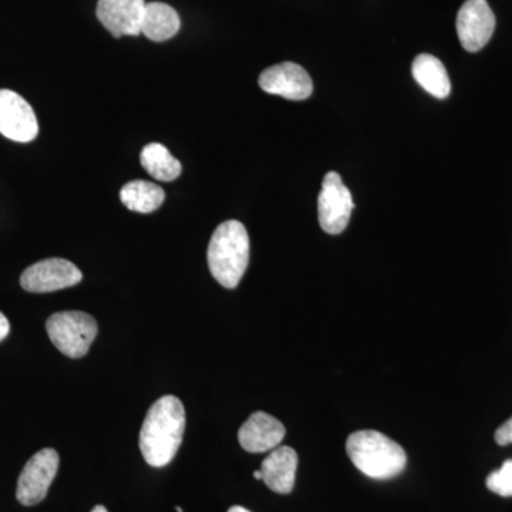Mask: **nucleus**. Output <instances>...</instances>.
<instances>
[{"mask_svg": "<svg viewBox=\"0 0 512 512\" xmlns=\"http://www.w3.org/2000/svg\"><path fill=\"white\" fill-rule=\"evenodd\" d=\"M120 198L128 210L151 214L163 205L165 192L160 185L150 181L134 180L121 188Z\"/></svg>", "mask_w": 512, "mask_h": 512, "instance_id": "16", "label": "nucleus"}, {"mask_svg": "<svg viewBox=\"0 0 512 512\" xmlns=\"http://www.w3.org/2000/svg\"><path fill=\"white\" fill-rule=\"evenodd\" d=\"M59 463L55 448H43L30 458L18 480L16 498L20 504L32 507L45 500L59 470Z\"/></svg>", "mask_w": 512, "mask_h": 512, "instance_id": "6", "label": "nucleus"}, {"mask_svg": "<svg viewBox=\"0 0 512 512\" xmlns=\"http://www.w3.org/2000/svg\"><path fill=\"white\" fill-rule=\"evenodd\" d=\"M47 335L64 356H86L99 333L96 320L89 313L67 311L55 313L46 322Z\"/></svg>", "mask_w": 512, "mask_h": 512, "instance_id": "4", "label": "nucleus"}, {"mask_svg": "<svg viewBox=\"0 0 512 512\" xmlns=\"http://www.w3.org/2000/svg\"><path fill=\"white\" fill-rule=\"evenodd\" d=\"M495 441H497V444H500V446L512 444V417L510 420L505 421L500 429L495 431Z\"/></svg>", "mask_w": 512, "mask_h": 512, "instance_id": "19", "label": "nucleus"}, {"mask_svg": "<svg viewBox=\"0 0 512 512\" xmlns=\"http://www.w3.org/2000/svg\"><path fill=\"white\" fill-rule=\"evenodd\" d=\"M247 228L239 221L222 222L212 234L208 245V266L211 275L224 288H237L249 264Z\"/></svg>", "mask_w": 512, "mask_h": 512, "instance_id": "3", "label": "nucleus"}, {"mask_svg": "<svg viewBox=\"0 0 512 512\" xmlns=\"http://www.w3.org/2000/svg\"><path fill=\"white\" fill-rule=\"evenodd\" d=\"M141 165L151 177L158 181L170 183L183 173V165L164 147L163 144L151 143L143 148L140 156Z\"/></svg>", "mask_w": 512, "mask_h": 512, "instance_id": "17", "label": "nucleus"}, {"mask_svg": "<svg viewBox=\"0 0 512 512\" xmlns=\"http://www.w3.org/2000/svg\"><path fill=\"white\" fill-rule=\"evenodd\" d=\"M82 279V271L72 262L50 258L29 266L20 276V285L28 292L49 293L80 284Z\"/></svg>", "mask_w": 512, "mask_h": 512, "instance_id": "7", "label": "nucleus"}, {"mask_svg": "<svg viewBox=\"0 0 512 512\" xmlns=\"http://www.w3.org/2000/svg\"><path fill=\"white\" fill-rule=\"evenodd\" d=\"M146 5L144 0H99L96 15L111 36H138Z\"/></svg>", "mask_w": 512, "mask_h": 512, "instance_id": "11", "label": "nucleus"}, {"mask_svg": "<svg viewBox=\"0 0 512 512\" xmlns=\"http://www.w3.org/2000/svg\"><path fill=\"white\" fill-rule=\"evenodd\" d=\"M495 30V16L487 0H467L457 15V35L470 53L480 52Z\"/></svg>", "mask_w": 512, "mask_h": 512, "instance_id": "9", "label": "nucleus"}, {"mask_svg": "<svg viewBox=\"0 0 512 512\" xmlns=\"http://www.w3.org/2000/svg\"><path fill=\"white\" fill-rule=\"evenodd\" d=\"M184 404L178 397L164 396L148 410L140 431V450L151 467L170 464L183 443Z\"/></svg>", "mask_w": 512, "mask_h": 512, "instance_id": "1", "label": "nucleus"}, {"mask_svg": "<svg viewBox=\"0 0 512 512\" xmlns=\"http://www.w3.org/2000/svg\"><path fill=\"white\" fill-rule=\"evenodd\" d=\"M298 454L288 446L276 447L261 466L262 481L278 494L292 493L295 487Z\"/></svg>", "mask_w": 512, "mask_h": 512, "instance_id": "13", "label": "nucleus"}, {"mask_svg": "<svg viewBox=\"0 0 512 512\" xmlns=\"http://www.w3.org/2000/svg\"><path fill=\"white\" fill-rule=\"evenodd\" d=\"M285 426L271 414L256 412L238 431L241 447L248 453H266L278 447L285 439Z\"/></svg>", "mask_w": 512, "mask_h": 512, "instance_id": "12", "label": "nucleus"}, {"mask_svg": "<svg viewBox=\"0 0 512 512\" xmlns=\"http://www.w3.org/2000/svg\"><path fill=\"white\" fill-rule=\"evenodd\" d=\"M414 80L436 99L444 100L450 96V77L444 64L437 57L419 55L414 59L412 66Z\"/></svg>", "mask_w": 512, "mask_h": 512, "instance_id": "15", "label": "nucleus"}, {"mask_svg": "<svg viewBox=\"0 0 512 512\" xmlns=\"http://www.w3.org/2000/svg\"><path fill=\"white\" fill-rule=\"evenodd\" d=\"M254 477H255V480H262L261 470L255 471Z\"/></svg>", "mask_w": 512, "mask_h": 512, "instance_id": "23", "label": "nucleus"}, {"mask_svg": "<svg viewBox=\"0 0 512 512\" xmlns=\"http://www.w3.org/2000/svg\"><path fill=\"white\" fill-rule=\"evenodd\" d=\"M259 86L265 93L293 101L309 99L313 92L311 76L302 66L292 62L268 67L259 76Z\"/></svg>", "mask_w": 512, "mask_h": 512, "instance_id": "10", "label": "nucleus"}, {"mask_svg": "<svg viewBox=\"0 0 512 512\" xmlns=\"http://www.w3.org/2000/svg\"><path fill=\"white\" fill-rule=\"evenodd\" d=\"M485 485L501 497H512V460L505 461L500 470L491 473Z\"/></svg>", "mask_w": 512, "mask_h": 512, "instance_id": "18", "label": "nucleus"}, {"mask_svg": "<svg viewBox=\"0 0 512 512\" xmlns=\"http://www.w3.org/2000/svg\"><path fill=\"white\" fill-rule=\"evenodd\" d=\"M181 29V19L170 5L161 2L147 3L141 33L153 42L173 39Z\"/></svg>", "mask_w": 512, "mask_h": 512, "instance_id": "14", "label": "nucleus"}, {"mask_svg": "<svg viewBox=\"0 0 512 512\" xmlns=\"http://www.w3.org/2000/svg\"><path fill=\"white\" fill-rule=\"evenodd\" d=\"M346 451L353 466L375 480L397 477L403 473L407 464L403 447L375 430H360L350 434Z\"/></svg>", "mask_w": 512, "mask_h": 512, "instance_id": "2", "label": "nucleus"}, {"mask_svg": "<svg viewBox=\"0 0 512 512\" xmlns=\"http://www.w3.org/2000/svg\"><path fill=\"white\" fill-rule=\"evenodd\" d=\"M175 510H177V512H184L183 508H181V507H177V508H175Z\"/></svg>", "mask_w": 512, "mask_h": 512, "instance_id": "24", "label": "nucleus"}, {"mask_svg": "<svg viewBox=\"0 0 512 512\" xmlns=\"http://www.w3.org/2000/svg\"><path fill=\"white\" fill-rule=\"evenodd\" d=\"M90 512H109L107 511V508L104 507V505H96V507L93 508Z\"/></svg>", "mask_w": 512, "mask_h": 512, "instance_id": "22", "label": "nucleus"}, {"mask_svg": "<svg viewBox=\"0 0 512 512\" xmlns=\"http://www.w3.org/2000/svg\"><path fill=\"white\" fill-rule=\"evenodd\" d=\"M228 512H251V511H248L247 508L239 507V505H235V507L229 508Z\"/></svg>", "mask_w": 512, "mask_h": 512, "instance_id": "21", "label": "nucleus"}, {"mask_svg": "<svg viewBox=\"0 0 512 512\" xmlns=\"http://www.w3.org/2000/svg\"><path fill=\"white\" fill-rule=\"evenodd\" d=\"M352 194L335 171L325 175L318 197V218L320 227L330 235L345 231L352 215Z\"/></svg>", "mask_w": 512, "mask_h": 512, "instance_id": "5", "label": "nucleus"}, {"mask_svg": "<svg viewBox=\"0 0 512 512\" xmlns=\"http://www.w3.org/2000/svg\"><path fill=\"white\" fill-rule=\"evenodd\" d=\"M10 332V323L8 318L0 312V342L3 339L8 338Z\"/></svg>", "mask_w": 512, "mask_h": 512, "instance_id": "20", "label": "nucleus"}, {"mask_svg": "<svg viewBox=\"0 0 512 512\" xmlns=\"http://www.w3.org/2000/svg\"><path fill=\"white\" fill-rule=\"evenodd\" d=\"M0 134L16 143H30L39 134L32 106L20 94L8 89L0 90Z\"/></svg>", "mask_w": 512, "mask_h": 512, "instance_id": "8", "label": "nucleus"}]
</instances>
